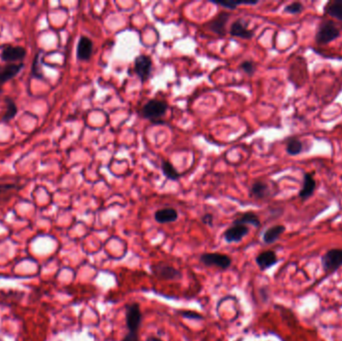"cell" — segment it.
Listing matches in <instances>:
<instances>
[{"label":"cell","mask_w":342,"mask_h":341,"mask_svg":"<svg viewBox=\"0 0 342 341\" xmlns=\"http://www.w3.org/2000/svg\"><path fill=\"white\" fill-rule=\"evenodd\" d=\"M126 327L131 333H138L142 321V313L140 305L136 302L128 304L125 307Z\"/></svg>","instance_id":"obj_1"},{"label":"cell","mask_w":342,"mask_h":341,"mask_svg":"<svg viewBox=\"0 0 342 341\" xmlns=\"http://www.w3.org/2000/svg\"><path fill=\"white\" fill-rule=\"evenodd\" d=\"M167 103L161 100L152 99L149 100L142 108L141 113L144 118L149 119L150 121H155L161 118L167 111Z\"/></svg>","instance_id":"obj_2"},{"label":"cell","mask_w":342,"mask_h":341,"mask_svg":"<svg viewBox=\"0 0 342 341\" xmlns=\"http://www.w3.org/2000/svg\"><path fill=\"white\" fill-rule=\"evenodd\" d=\"M340 36V30L332 21L323 22L319 26L315 39L319 44H327Z\"/></svg>","instance_id":"obj_3"},{"label":"cell","mask_w":342,"mask_h":341,"mask_svg":"<svg viewBox=\"0 0 342 341\" xmlns=\"http://www.w3.org/2000/svg\"><path fill=\"white\" fill-rule=\"evenodd\" d=\"M200 262L207 267L215 266L222 270H226L231 266L232 259L226 254L213 252V253H203L200 256Z\"/></svg>","instance_id":"obj_4"},{"label":"cell","mask_w":342,"mask_h":341,"mask_svg":"<svg viewBox=\"0 0 342 341\" xmlns=\"http://www.w3.org/2000/svg\"><path fill=\"white\" fill-rule=\"evenodd\" d=\"M152 274L163 280H176L181 277V272L169 264L166 263H158L151 266Z\"/></svg>","instance_id":"obj_5"},{"label":"cell","mask_w":342,"mask_h":341,"mask_svg":"<svg viewBox=\"0 0 342 341\" xmlns=\"http://www.w3.org/2000/svg\"><path fill=\"white\" fill-rule=\"evenodd\" d=\"M323 269L333 272L342 266V249H330L322 256Z\"/></svg>","instance_id":"obj_6"},{"label":"cell","mask_w":342,"mask_h":341,"mask_svg":"<svg viewBox=\"0 0 342 341\" xmlns=\"http://www.w3.org/2000/svg\"><path fill=\"white\" fill-rule=\"evenodd\" d=\"M249 233V228L242 224H233L228 228L223 233L224 240L227 243H237L240 242L247 234Z\"/></svg>","instance_id":"obj_7"},{"label":"cell","mask_w":342,"mask_h":341,"mask_svg":"<svg viewBox=\"0 0 342 341\" xmlns=\"http://www.w3.org/2000/svg\"><path fill=\"white\" fill-rule=\"evenodd\" d=\"M134 70L142 81L147 80L151 74V58L146 56V55H140V56L137 57L135 59V63H134Z\"/></svg>","instance_id":"obj_8"},{"label":"cell","mask_w":342,"mask_h":341,"mask_svg":"<svg viewBox=\"0 0 342 341\" xmlns=\"http://www.w3.org/2000/svg\"><path fill=\"white\" fill-rule=\"evenodd\" d=\"M26 49L22 46H5L1 52V59L4 62H15V61H20L23 60L26 56Z\"/></svg>","instance_id":"obj_9"},{"label":"cell","mask_w":342,"mask_h":341,"mask_svg":"<svg viewBox=\"0 0 342 341\" xmlns=\"http://www.w3.org/2000/svg\"><path fill=\"white\" fill-rule=\"evenodd\" d=\"M92 52H93V43L90 40V38L86 36H81L79 38L76 51L77 58L82 61L89 60L92 55Z\"/></svg>","instance_id":"obj_10"},{"label":"cell","mask_w":342,"mask_h":341,"mask_svg":"<svg viewBox=\"0 0 342 341\" xmlns=\"http://www.w3.org/2000/svg\"><path fill=\"white\" fill-rule=\"evenodd\" d=\"M23 67V63H11L0 69V93L2 92V85L17 75Z\"/></svg>","instance_id":"obj_11"},{"label":"cell","mask_w":342,"mask_h":341,"mask_svg":"<svg viewBox=\"0 0 342 341\" xmlns=\"http://www.w3.org/2000/svg\"><path fill=\"white\" fill-rule=\"evenodd\" d=\"M255 261L261 270H267L278 262V258L274 251L267 250L258 254L255 258Z\"/></svg>","instance_id":"obj_12"},{"label":"cell","mask_w":342,"mask_h":341,"mask_svg":"<svg viewBox=\"0 0 342 341\" xmlns=\"http://www.w3.org/2000/svg\"><path fill=\"white\" fill-rule=\"evenodd\" d=\"M230 34L232 36L243 39H250L253 36V32L248 29L245 22L242 19H238L234 23H232L230 27Z\"/></svg>","instance_id":"obj_13"},{"label":"cell","mask_w":342,"mask_h":341,"mask_svg":"<svg viewBox=\"0 0 342 341\" xmlns=\"http://www.w3.org/2000/svg\"><path fill=\"white\" fill-rule=\"evenodd\" d=\"M154 218L158 223H161V224L171 223L178 219V212L175 209H171V207L159 209L155 212Z\"/></svg>","instance_id":"obj_14"},{"label":"cell","mask_w":342,"mask_h":341,"mask_svg":"<svg viewBox=\"0 0 342 341\" xmlns=\"http://www.w3.org/2000/svg\"><path fill=\"white\" fill-rule=\"evenodd\" d=\"M228 19H229V14L226 12H221L210 22L209 27L214 33L219 34L221 36L225 35L226 32L225 25L227 23Z\"/></svg>","instance_id":"obj_15"},{"label":"cell","mask_w":342,"mask_h":341,"mask_svg":"<svg viewBox=\"0 0 342 341\" xmlns=\"http://www.w3.org/2000/svg\"><path fill=\"white\" fill-rule=\"evenodd\" d=\"M315 188H316V181L313 177V173H305L303 185H302V188L299 191V196L303 200H306L313 194Z\"/></svg>","instance_id":"obj_16"},{"label":"cell","mask_w":342,"mask_h":341,"mask_svg":"<svg viewBox=\"0 0 342 341\" xmlns=\"http://www.w3.org/2000/svg\"><path fill=\"white\" fill-rule=\"evenodd\" d=\"M285 231V226L283 225H274L272 228H268L263 233V241L265 244H272L274 243L280 235Z\"/></svg>","instance_id":"obj_17"},{"label":"cell","mask_w":342,"mask_h":341,"mask_svg":"<svg viewBox=\"0 0 342 341\" xmlns=\"http://www.w3.org/2000/svg\"><path fill=\"white\" fill-rule=\"evenodd\" d=\"M324 12L342 21V0L330 1L324 6Z\"/></svg>","instance_id":"obj_18"},{"label":"cell","mask_w":342,"mask_h":341,"mask_svg":"<svg viewBox=\"0 0 342 341\" xmlns=\"http://www.w3.org/2000/svg\"><path fill=\"white\" fill-rule=\"evenodd\" d=\"M233 224H242V225L251 224L254 228H259L260 226V220H259L258 216L255 213L246 212V213H243L239 218L235 219L233 221Z\"/></svg>","instance_id":"obj_19"},{"label":"cell","mask_w":342,"mask_h":341,"mask_svg":"<svg viewBox=\"0 0 342 341\" xmlns=\"http://www.w3.org/2000/svg\"><path fill=\"white\" fill-rule=\"evenodd\" d=\"M250 192L253 197H255L257 199H263L270 194V190L265 182L257 181L252 185Z\"/></svg>","instance_id":"obj_20"},{"label":"cell","mask_w":342,"mask_h":341,"mask_svg":"<svg viewBox=\"0 0 342 341\" xmlns=\"http://www.w3.org/2000/svg\"><path fill=\"white\" fill-rule=\"evenodd\" d=\"M5 102H6V105H7V110H6V112H5V114L2 117V121L3 122H7V121H10L11 119H13L16 116L17 111H18L17 105L15 104V102L13 101L12 98L6 97L5 98Z\"/></svg>","instance_id":"obj_21"},{"label":"cell","mask_w":342,"mask_h":341,"mask_svg":"<svg viewBox=\"0 0 342 341\" xmlns=\"http://www.w3.org/2000/svg\"><path fill=\"white\" fill-rule=\"evenodd\" d=\"M303 150L302 142L297 138H291L287 141L286 145V152L289 155H298Z\"/></svg>","instance_id":"obj_22"},{"label":"cell","mask_w":342,"mask_h":341,"mask_svg":"<svg viewBox=\"0 0 342 341\" xmlns=\"http://www.w3.org/2000/svg\"><path fill=\"white\" fill-rule=\"evenodd\" d=\"M162 172L170 180H177L180 177L179 172L174 168V166L171 164L169 161H163L162 162Z\"/></svg>","instance_id":"obj_23"},{"label":"cell","mask_w":342,"mask_h":341,"mask_svg":"<svg viewBox=\"0 0 342 341\" xmlns=\"http://www.w3.org/2000/svg\"><path fill=\"white\" fill-rule=\"evenodd\" d=\"M284 10L289 14H298L303 10V5L300 2H292L285 7Z\"/></svg>","instance_id":"obj_24"},{"label":"cell","mask_w":342,"mask_h":341,"mask_svg":"<svg viewBox=\"0 0 342 341\" xmlns=\"http://www.w3.org/2000/svg\"><path fill=\"white\" fill-rule=\"evenodd\" d=\"M182 317L187 318V319H192V320H202L203 316L195 311H191V310H181L178 312Z\"/></svg>","instance_id":"obj_25"},{"label":"cell","mask_w":342,"mask_h":341,"mask_svg":"<svg viewBox=\"0 0 342 341\" xmlns=\"http://www.w3.org/2000/svg\"><path fill=\"white\" fill-rule=\"evenodd\" d=\"M240 67L248 75H252L254 73V71H255V64L252 61H250V60L243 61L241 63Z\"/></svg>","instance_id":"obj_26"},{"label":"cell","mask_w":342,"mask_h":341,"mask_svg":"<svg viewBox=\"0 0 342 341\" xmlns=\"http://www.w3.org/2000/svg\"><path fill=\"white\" fill-rule=\"evenodd\" d=\"M201 220H202V222H203L204 224H206V225H209V226H212V225H213V215L210 214V213L204 214V215L202 216Z\"/></svg>","instance_id":"obj_27"},{"label":"cell","mask_w":342,"mask_h":341,"mask_svg":"<svg viewBox=\"0 0 342 341\" xmlns=\"http://www.w3.org/2000/svg\"><path fill=\"white\" fill-rule=\"evenodd\" d=\"M121 341H139V336L138 333H131L129 332L128 334H126Z\"/></svg>","instance_id":"obj_28"},{"label":"cell","mask_w":342,"mask_h":341,"mask_svg":"<svg viewBox=\"0 0 342 341\" xmlns=\"http://www.w3.org/2000/svg\"><path fill=\"white\" fill-rule=\"evenodd\" d=\"M146 341H163L161 340L160 338H158V337H155V336H149L147 339H146Z\"/></svg>","instance_id":"obj_29"},{"label":"cell","mask_w":342,"mask_h":341,"mask_svg":"<svg viewBox=\"0 0 342 341\" xmlns=\"http://www.w3.org/2000/svg\"><path fill=\"white\" fill-rule=\"evenodd\" d=\"M202 341H206V340H205V339H204V340H202Z\"/></svg>","instance_id":"obj_30"}]
</instances>
